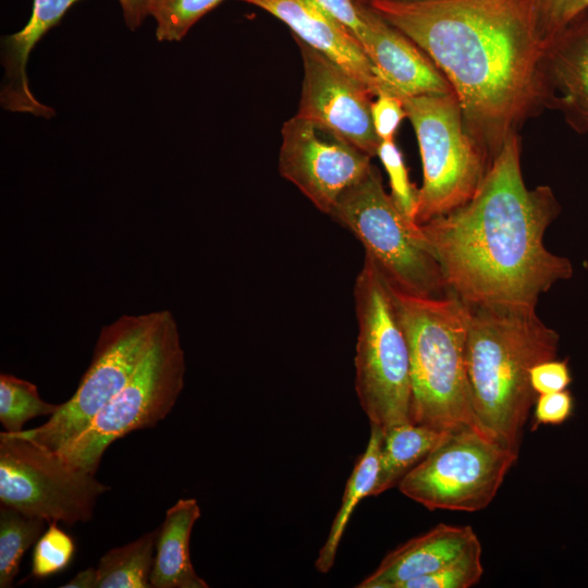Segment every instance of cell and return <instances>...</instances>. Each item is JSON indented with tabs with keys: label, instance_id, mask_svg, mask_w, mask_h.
I'll return each mask as SVG.
<instances>
[{
	"label": "cell",
	"instance_id": "15",
	"mask_svg": "<svg viewBox=\"0 0 588 588\" xmlns=\"http://www.w3.org/2000/svg\"><path fill=\"white\" fill-rule=\"evenodd\" d=\"M286 24L295 38L320 51L368 87L373 97L383 87L362 45L333 15L314 0H240Z\"/></svg>",
	"mask_w": 588,
	"mask_h": 588
},
{
	"label": "cell",
	"instance_id": "4",
	"mask_svg": "<svg viewBox=\"0 0 588 588\" xmlns=\"http://www.w3.org/2000/svg\"><path fill=\"white\" fill-rule=\"evenodd\" d=\"M389 284L409 351L412 421L440 430L479 427L467 376L465 304L453 294L421 297Z\"/></svg>",
	"mask_w": 588,
	"mask_h": 588
},
{
	"label": "cell",
	"instance_id": "12",
	"mask_svg": "<svg viewBox=\"0 0 588 588\" xmlns=\"http://www.w3.org/2000/svg\"><path fill=\"white\" fill-rule=\"evenodd\" d=\"M281 138L280 174L328 216L372 166V157L346 138L298 114L284 122Z\"/></svg>",
	"mask_w": 588,
	"mask_h": 588
},
{
	"label": "cell",
	"instance_id": "17",
	"mask_svg": "<svg viewBox=\"0 0 588 588\" xmlns=\"http://www.w3.org/2000/svg\"><path fill=\"white\" fill-rule=\"evenodd\" d=\"M546 100L563 112L576 131L588 130V10L569 23L546 48Z\"/></svg>",
	"mask_w": 588,
	"mask_h": 588
},
{
	"label": "cell",
	"instance_id": "30",
	"mask_svg": "<svg viewBox=\"0 0 588 588\" xmlns=\"http://www.w3.org/2000/svg\"><path fill=\"white\" fill-rule=\"evenodd\" d=\"M574 412V397L566 389L559 392L539 394L535 402L532 430L540 425H561Z\"/></svg>",
	"mask_w": 588,
	"mask_h": 588
},
{
	"label": "cell",
	"instance_id": "25",
	"mask_svg": "<svg viewBox=\"0 0 588 588\" xmlns=\"http://www.w3.org/2000/svg\"><path fill=\"white\" fill-rule=\"evenodd\" d=\"M75 553L73 539L56 522L36 541L33 550L32 575L46 578L68 567Z\"/></svg>",
	"mask_w": 588,
	"mask_h": 588
},
{
	"label": "cell",
	"instance_id": "26",
	"mask_svg": "<svg viewBox=\"0 0 588 588\" xmlns=\"http://www.w3.org/2000/svg\"><path fill=\"white\" fill-rule=\"evenodd\" d=\"M377 156L380 158L390 180L391 198L401 213L409 221L415 222V213L418 203V192L411 182L407 168L404 163L401 150L394 139L382 140Z\"/></svg>",
	"mask_w": 588,
	"mask_h": 588
},
{
	"label": "cell",
	"instance_id": "19",
	"mask_svg": "<svg viewBox=\"0 0 588 588\" xmlns=\"http://www.w3.org/2000/svg\"><path fill=\"white\" fill-rule=\"evenodd\" d=\"M449 430L406 422L383 431L379 470L370 497L397 485L443 439Z\"/></svg>",
	"mask_w": 588,
	"mask_h": 588
},
{
	"label": "cell",
	"instance_id": "6",
	"mask_svg": "<svg viewBox=\"0 0 588 588\" xmlns=\"http://www.w3.org/2000/svg\"><path fill=\"white\" fill-rule=\"evenodd\" d=\"M185 355L176 320L166 310L155 340L128 382L89 425L58 451L96 474L107 448L132 431L152 428L174 407L184 387Z\"/></svg>",
	"mask_w": 588,
	"mask_h": 588
},
{
	"label": "cell",
	"instance_id": "31",
	"mask_svg": "<svg viewBox=\"0 0 588 588\" xmlns=\"http://www.w3.org/2000/svg\"><path fill=\"white\" fill-rule=\"evenodd\" d=\"M534 391L539 394L566 390L572 382L567 359H548L536 364L529 373Z\"/></svg>",
	"mask_w": 588,
	"mask_h": 588
},
{
	"label": "cell",
	"instance_id": "5",
	"mask_svg": "<svg viewBox=\"0 0 588 588\" xmlns=\"http://www.w3.org/2000/svg\"><path fill=\"white\" fill-rule=\"evenodd\" d=\"M358 324L355 390L370 425L385 431L412 421V380L407 341L390 284L365 256L354 283Z\"/></svg>",
	"mask_w": 588,
	"mask_h": 588
},
{
	"label": "cell",
	"instance_id": "14",
	"mask_svg": "<svg viewBox=\"0 0 588 588\" xmlns=\"http://www.w3.org/2000/svg\"><path fill=\"white\" fill-rule=\"evenodd\" d=\"M356 4L365 23L359 42L382 88H391L400 97L453 94L442 72L413 40L368 3Z\"/></svg>",
	"mask_w": 588,
	"mask_h": 588
},
{
	"label": "cell",
	"instance_id": "24",
	"mask_svg": "<svg viewBox=\"0 0 588 588\" xmlns=\"http://www.w3.org/2000/svg\"><path fill=\"white\" fill-rule=\"evenodd\" d=\"M223 0H151L149 15L156 21L159 41L181 40L204 15Z\"/></svg>",
	"mask_w": 588,
	"mask_h": 588
},
{
	"label": "cell",
	"instance_id": "22",
	"mask_svg": "<svg viewBox=\"0 0 588 588\" xmlns=\"http://www.w3.org/2000/svg\"><path fill=\"white\" fill-rule=\"evenodd\" d=\"M46 520L0 505V587L10 588L24 553L45 531Z\"/></svg>",
	"mask_w": 588,
	"mask_h": 588
},
{
	"label": "cell",
	"instance_id": "29",
	"mask_svg": "<svg viewBox=\"0 0 588 588\" xmlns=\"http://www.w3.org/2000/svg\"><path fill=\"white\" fill-rule=\"evenodd\" d=\"M371 102V118L379 139L391 140L402 120L406 118V110L402 97L391 88H382Z\"/></svg>",
	"mask_w": 588,
	"mask_h": 588
},
{
	"label": "cell",
	"instance_id": "1",
	"mask_svg": "<svg viewBox=\"0 0 588 588\" xmlns=\"http://www.w3.org/2000/svg\"><path fill=\"white\" fill-rule=\"evenodd\" d=\"M534 0H373L368 4L413 40L450 83L470 134L491 160L544 105Z\"/></svg>",
	"mask_w": 588,
	"mask_h": 588
},
{
	"label": "cell",
	"instance_id": "28",
	"mask_svg": "<svg viewBox=\"0 0 588 588\" xmlns=\"http://www.w3.org/2000/svg\"><path fill=\"white\" fill-rule=\"evenodd\" d=\"M532 9L538 35L547 46L588 10V0H534Z\"/></svg>",
	"mask_w": 588,
	"mask_h": 588
},
{
	"label": "cell",
	"instance_id": "18",
	"mask_svg": "<svg viewBox=\"0 0 588 588\" xmlns=\"http://www.w3.org/2000/svg\"><path fill=\"white\" fill-rule=\"evenodd\" d=\"M199 516V505L193 498L180 499L168 509L156 542L150 587L208 588L189 556V538Z\"/></svg>",
	"mask_w": 588,
	"mask_h": 588
},
{
	"label": "cell",
	"instance_id": "20",
	"mask_svg": "<svg viewBox=\"0 0 588 588\" xmlns=\"http://www.w3.org/2000/svg\"><path fill=\"white\" fill-rule=\"evenodd\" d=\"M370 426V437L366 450L356 461L347 479L341 506L315 562L316 568L322 574L328 573L334 564L339 544L353 511L364 498L371 495L377 481L383 431L377 426Z\"/></svg>",
	"mask_w": 588,
	"mask_h": 588
},
{
	"label": "cell",
	"instance_id": "11",
	"mask_svg": "<svg viewBox=\"0 0 588 588\" xmlns=\"http://www.w3.org/2000/svg\"><path fill=\"white\" fill-rule=\"evenodd\" d=\"M110 487L59 453L16 433H0V502L48 524L87 523Z\"/></svg>",
	"mask_w": 588,
	"mask_h": 588
},
{
	"label": "cell",
	"instance_id": "34",
	"mask_svg": "<svg viewBox=\"0 0 588 588\" xmlns=\"http://www.w3.org/2000/svg\"><path fill=\"white\" fill-rule=\"evenodd\" d=\"M97 568L87 567L78 572L70 581L62 585V588H96Z\"/></svg>",
	"mask_w": 588,
	"mask_h": 588
},
{
	"label": "cell",
	"instance_id": "10",
	"mask_svg": "<svg viewBox=\"0 0 588 588\" xmlns=\"http://www.w3.org/2000/svg\"><path fill=\"white\" fill-rule=\"evenodd\" d=\"M166 310L124 314L102 326L90 364L72 397L45 424L16 434L56 452L82 432L142 364Z\"/></svg>",
	"mask_w": 588,
	"mask_h": 588
},
{
	"label": "cell",
	"instance_id": "3",
	"mask_svg": "<svg viewBox=\"0 0 588 588\" xmlns=\"http://www.w3.org/2000/svg\"><path fill=\"white\" fill-rule=\"evenodd\" d=\"M464 304L467 376L477 425L518 453L538 396L530 369L556 358L560 335L539 318L536 307Z\"/></svg>",
	"mask_w": 588,
	"mask_h": 588
},
{
	"label": "cell",
	"instance_id": "23",
	"mask_svg": "<svg viewBox=\"0 0 588 588\" xmlns=\"http://www.w3.org/2000/svg\"><path fill=\"white\" fill-rule=\"evenodd\" d=\"M60 405L44 401L34 383L13 375H0V421L5 432H21L28 420L51 416Z\"/></svg>",
	"mask_w": 588,
	"mask_h": 588
},
{
	"label": "cell",
	"instance_id": "33",
	"mask_svg": "<svg viewBox=\"0 0 588 588\" xmlns=\"http://www.w3.org/2000/svg\"><path fill=\"white\" fill-rule=\"evenodd\" d=\"M122 11L125 24L130 29L138 28L144 20L149 15L151 0H118Z\"/></svg>",
	"mask_w": 588,
	"mask_h": 588
},
{
	"label": "cell",
	"instance_id": "16",
	"mask_svg": "<svg viewBox=\"0 0 588 588\" xmlns=\"http://www.w3.org/2000/svg\"><path fill=\"white\" fill-rule=\"evenodd\" d=\"M481 552L470 526L439 524L389 552L358 588H402L420 576L434 573L469 554Z\"/></svg>",
	"mask_w": 588,
	"mask_h": 588
},
{
	"label": "cell",
	"instance_id": "2",
	"mask_svg": "<svg viewBox=\"0 0 588 588\" xmlns=\"http://www.w3.org/2000/svg\"><path fill=\"white\" fill-rule=\"evenodd\" d=\"M560 209L549 186H526L520 145L513 134L475 195L419 229L440 266L448 294L466 304L536 307L541 294L574 272L568 258L543 244Z\"/></svg>",
	"mask_w": 588,
	"mask_h": 588
},
{
	"label": "cell",
	"instance_id": "27",
	"mask_svg": "<svg viewBox=\"0 0 588 588\" xmlns=\"http://www.w3.org/2000/svg\"><path fill=\"white\" fill-rule=\"evenodd\" d=\"M483 573L481 552L469 554L434 573L405 583L402 588H469Z\"/></svg>",
	"mask_w": 588,
	"mask_h": 588
},
{
	"label": "cell",
	"instance_id": "32",
	"mask_svg": "<svg viewBox=\"0 0 588 588\" xmlns=\"http://www.w3.org/2000/svg\"><path fill=\"white\" fill-rule=\"evenodd\" d=\"M341 22L359 41L365 29L354 0H314ZM360 44V42H359Z\"/></svg>",
	"mask_w": 588,
	"mask_h": 588
},
{
	"label": "cell",
	"instance_id": "7",
	"mask_svg": "<svg viewBox=\"0 0 588 588\" xmlns=\"http://www.w3.org/2000/svg\"><path fill=\"white\" fill-rule=\"evenodd\" d=\"M330 217L356 236L365 256L396 289L421 297L449 295L440 266L419 225L401 213L373 164L343 192Z\"/></svg>",
	"mask_w": 588,
	"mask_h": 588
},
{
	"label": "cell",
	"instance_id": "9",
	"mask_svg": "<svg viewBox=\"0 0 588 588\" xmlns=\"http://www.w3.org/2000/svg\"><path fill=\"white\" fill-rule=\"evenodd\" d=\"M517 456L479 427L461 426L449 430L397 487L430 511L477 512L492 502Z\"/></svg>",
	"mask_w": 588,
	"mask_h": 588
},
{
	"label": "cell",
	"instance_id": "8",
	"mask_svg": "<svg viewBox=\"0 0 588 588\" xmlns=\"http://www.w3.org/2000/svg\"><path fill=\"white\" fill-rule=\"evenodd\" d=\"M402 99L421 157L422 184L415 213L420 225L468 201L492 160L468 131L454 94Z\"/></svg>",
	"mask_w": 588,
	"mask_h": 588
},
{
	"label": "cell",
	"instance_id": "21",
	"mask_svg": "<svg viewBox=\"0 0 588 588\" xmlns=\"http://www.w3.org/2000/svg\"><path fill=\"white\" fill-rule=\"evenodd\" d=\"M159 528L106 552L99 560L96 588H149Z\"/></svg>",
	"mask_w": 588,
	"mask_h": 588
},
{
	"label": "cell",
	"instance_id": "13",
	"mask_svg": "<svg viewBox=\"0 0 588 588\" xmlns=\"http://www.w3.org/2000/svg\"><path fill=\"white\" fill-rule=\"evenodd\" d=\"M295 42L304 73L296 114L323 124L369 156H377L381 140L371 118V90L320 51L298 38Z\"/></svg>",
	"mask_w": 588,
	"mask_h": 588
},
{
	"label": "cell",
	"instance_id": "35",
	"mask_svg": "<svg viewBox=\"0 0 588 588\" xmlns=\"http://www.w3.org/2000/svg\"><path fill=\"white\" fill-rule=\"evenodd\" d=\"M355 2H364V3H368L370 1H373V0H354Z\"/></svg>",
	"mask_w": 588,
	"mask_h": 588
}]
</instances>
